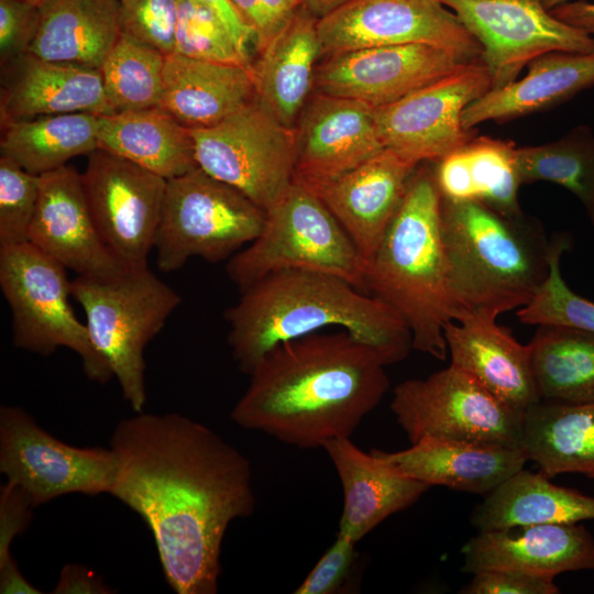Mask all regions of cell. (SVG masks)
<instances>
[{"label": "cell", "instance_id": "cell-45", "mask_svg": "<svg viewBox=\"0 0 594 594\" xmlns=\"http://www.w3.org/2000/svg\"><path fill=\"white\" fill-rule=\"evenodd\" d=\"M33 504L18 485L7 481L0 494V564L13 559L10 547L13 539L26 528Z\"/></svg>", "mask_w": 594, "mask_h": 594}, {"label": "cell", "instance_id": "cell-11", "mask_svg": "<svg viewBox=\"0 0 594 594\" xmlns=\"http://www.w3.org/2000/svg\"><path fill=\"white\" fill-rule=\"evenodd\" d=\"M391 410L410 443L438 438L521 448L522 415L452 364L399 383Z\"/></svg>", "mask_w": 594, "mask_h": 594}, {"label": "cell", "instance_id": "cell-52", "mask_svg": "<svg viewBox=\"0 0 594 594\" xmlns=\"http://www.w3.org/2000/svg\"><path fill=\"white\" fill-rule=\"evenodd\" d=\"M569 0H542L544 7L548 9V10H551L560 4H563L565 2H568Z\"/></svg>", "mask_w": 594, "mask_h": 594}, {"label": "cell", "instance_id": "cell-48", "mask_svg": "<svg viewBox=\"0 0 594 594\" xmlns=\"http://www.w3.org/2000/svg\"><path fill=\"white\" fill-rule=\"evenodd\" d=\"M111 591L95 572L79 564H67L52 593L57 594H108Z\"/></svg>", "mask_w": 594, "mask_h": 594}, {"label": "cell", "instance_id": "cell-5", "mask_svg": "<svg viewBox=\"0 0 594 594\" xmlns=\"http://www.w3.org/2000/svg\"><path fill=\"white\" fill-rule=\"evenodd\" d=\"M441 226L455 321L521 308L546 280L551 241L522 215L508 217L480 201L442 198Z\"/></svg>", "mask_w": 594, "mask_h": 594}, {"label": "cell", "instance_id": "cell-43", "mask_svg": "<svg viewBox=\"0 0 594 594\" xmlns=\"http://www.w3.org/2000/svg\"><path fill=\"white\" fill-rule=\"evenodd\" d=\"M355 544L352 539L338 534L333 543L318 560L295 594H333L340 592L354 564Z\"/></svg>", "mask_w": 594, "mask_h": 594}, {"label": "cell", "instance_id": "cell-44", "mask_svg": "<svg viewBox=\"0 0 594 594\" xmlns=\"http://www.w3.org/2000/svg\"><path fill=\"white\" fill-rule=\"evenodd\" d=\"M462 594H558L554 579L515 570H485L473 574Z\"/></svg>", "mask_w": 594, "mask_h": 594}, {"label": "cell", "instance_id": "cell-42", "mask_svg": "<svg viewBox=\"0 0 594 594\" xmlns=\"http://www.w3.org/2000/svg\"><path fill=\"white\" fill-rule=\"evenodd\" d=\"M40 21V7L24 0H0L1 65L29 53Z\"/></svg>", "mask_w": 594, "mask_h": 594}, {"label": "cell", "instance_id": "cell-46", "mask_svg": "<svg viewBox=\"0 0 594 594\" xmlns=\"http://www.w3.org/2000/svg\"><path fill=\"white\" fill-rule=\"evenodd\" d=\"M230 1L243 22L252 30L257 53L283 29L271 15L264 0Z\"/></svg>", "mask_w": 594, "mask_h": 594}, {"label": "cell", "instance_id": "cell-12", "mask_svg": "<svg viewBox=\"0 0 594 594\" xmlns=\"http://www.w3.org/2000/svg\"><path fill=\"white\" fill-rule=\"evenodd\" d=\"M0 471L33 506L61 495L111 493L118 471L114 451L77 448L54 438L22 408H0Z\"/></svg>", "mask_w": 594, "mask_h": 594}, {"label": "cell", "instance_id": "cell-4", "mask_svg": "<svg viewBox=\"0 0 594 594\" xmlns=\"http://www.w3.org/2000/svg\"><path fill=\"white\" fill-rule=\"evenodd\" d=\"M441 194L435 173L415 169L404 199L365 264L363 290L394 309L408 326L413 350L443 361V329L455 321L442 238Z\"/></svg>", "mask_w": 594, "mask_h": 594}, {"label": "cell", "instance_id": "cell-14", "mask_svg": "<svg viewBox=\"0 0 594 594\" xmlns=\"http://www.w3.org/2000/svg\"><path fill=\"white\" fill-rule=\"evenodd\" d=\"M81 183L105 244L127 270L147 267L167 179L111 152L88 155Z\"/></svg>", "mask_w": 594, "mask_h": 594}, {"label": "cell", "instance_id": "cell-54", "mask_svg": "<svg viewBox=\"0 0 594 594\" xmlns=\"http://www.w3.org/2000/svg\"><path fill=\"white\" fill-rule=\"evenodd\" d=\"M302 2H304V0H302Z\"/></svg>", "mask_w": 594, "mask_h": 594}, {"label": "cell", "instance_id": "cell-35", "mask_svg": "<svg viewBox=\"0 0 594 594\" xmlns=\"http://www.w3.org/2000/svg\"><path fill=\"white\" fill-rule=\"evenodd\" d=\"M528 345L540 399L570 404L594 400V332L540 324Z\"/></svg>", "mask_w": 594, "mask_h": 594}, {"label": "cell", "instance_id": "cell-2", "mask_svg": "<svg viewBox=\"0 0 594 594\" xmlns=\"http://www.w3.org/2000/svg\"><path fill=\"white\" fill-rule=\"evenodd\" d=\"M384 359L340 330L283 342L250 372L231 411L242 428L300 449L351 437L383 399L389 380Z\"/></svg>", "mask_w": 594, "mask_h": 594}, {"label": "cell", "instance_id": "cell-19", "mask_svg": "<svg viewBox=\"0 0 594 594\" xmlns=\"http://www.w3.org/2000/svg\"><path fill=\"white\" fill-rule=\"evenodd\" d=\"M29 242L77 275L105 277L127 270L98 232L81 174L67 165L40 176Z\"/></svg>", "mask_w": 594, "mask_h": 594}, {"label": "cell", "instance_id": "cell-23", "mask_svg": "<svg viewBox=\"0 0 594 594\" xmlns=\"http://www.w3.org/2000/svg\"><path fill=\"white\" fill-rule=\"evenodd\" d=\"M452 365L468 373L520 415L540 399L529 345L517 342L496 318L470 315L443 329Z\"/></svg>", "mask_w": 594, "mask_h": 594}, {"label": "cell", "instance_id": "cell-13", "mask_svg": "<svg viewBox=\"0 0 594 594\" xmlns=\"http://www.w3.org/2000/svg\"><path fill=\"white\" fill-rule=\"evenodd\" d=\"M482 46L492 89L550 52L593 53L594 36L557 19L542 0H439Z\"/></svg>", "mask_w": 594, "mask_h": 594}, {"label": "cell", "instance_id": "cell-30", "mask_svg": "<svg viewBox=\"0 0 594 594\" xmlns=\"http://www.w3.org/2000/svg\"><path fill=\"white\" fill-rule=\"evenodd\" d=\"M516 148L510 141L481 136L448 154L433 170L441 197L480 201L505 216H521Z\"/></svg>", "mask_w": 594, "mask_h": 594}, {"label": "cell", "instance_id": "cell-15", "mask_svg": "<svg viewBox=\"0 0 594 594\" xmlns=\"http://www.w3.org/2000/svg\"><path fill=\"white\" fill-rule=\"evenodd\" d=\"M324 56L369 47L429 44L463 62L480 58L482 46L439 0H352L317 22Z\"/></svg>", "mask_w": 594, "mask_h": 594}, {"label": "cell", "instance_id": "cell-33", "mask_svg": "<svg viewBox=\"0 0 594 594\" xmlns=\"http://www.w3.org/2000/svg\"><path fill=\"white\" fill-rule=\"evenodd\" d=\"M521 448L549 479L578 473L594 480V400H539L522 415Z\"/></svg>", "mask_w": 594, "mask_h": 594}, {"label": "cell", "instance_id": "cell-36", "mask_svg": "<svg viewBox=\"0 0 594 594\" xmlns=\"http://www.w3.org/2000/svg\"><path fill=\"white\" fill-rule=\"evenodd\" d=\"M522 183L550 182L574 194L594 224V135L578 127L558 141L516 148Z\"/></svg>", "mask_w": 594, "mask_h": 594}, {"label": "cell", "instance_id": "cell-41", "mask_svg": "<svg viewBox=\"0 0 594 594\" xmlns=\"http://www.w3.org/2000/svg\"><path fill=\"white\" fill-rule=\"evenodd\" d=\"M121 33L146 43L165 56L174 54L177 0H119Z\"/></svg>", "mask_w": 594, "mask_h": 594}, {"label": "cell", "instance_id": "cell-3", "mask_svg": "<svg viewBox=\"0 0 594 594\" xmlns=\"http://www.w3.org/2000/svg\"><path fill=\"white\" fill-rule=\"evenodd\" d=\"M240 294L224 317L232 358L246 374L274 346L329 327L370 345L387 365L413 350L410 330L394 309L336 275L284 270Z\"/></svg>", "mask_w": 594, "mask_h": 594}, {"label": "cell", "instance_id": "cell-47", "mask_svg": "<svg viewBox=\"0 0 594 594\" xmlns=\"http://www.w3.org/2000/svg\"><path fill=\"white\" fill-rule=\"evenodd\" d=\"M198 2L211 9L222 21L228 30L234 46L244 61L252 69V62L249 52V44L254 43V34L252 30L243 22L232 6L230 0H197Z\"/></svg>", "mask_w": 594, "mask_h": 594}, {"label": "cell", "instance_id": "cell-38", "mask_svg": "<svg viewBox=\"0 0 594 594\" xmlns=\"http://www.w3.org/2000/svg\"><path fill=\"white\" fill-rule=\"evenodd\" d=\"M570 246L571 240L564 234L551 240L548 276L531 301L517 311L521 323L566 326L594 332V302L574 293L561 275V256Z\"/></svg>", "mask_w": 594, "mask_h": 594}, {"label": "cell", "instance_id": "cell-22", "mask_svg": "<svg viewBox=\"0 0 594 594\" xmlns=\"http://www.w3.org/2000/svg\"><path fill=\"white\" fill-rule=\"evenodd\" d=\"M1 124L42 116L113 113L99 68L54 62L32 53L1 65Z\"/></svg>", "mask_w": 594, "mask_h": 594}, {"label": "cell", "instance_id": "cell-53", "mask_svg": "<svg viewBox=\"0 0 594 594\" xmlns=\"http://www.w3.org/2000/svg\"><path fill=\"white\" fill-rule=\"evenodd\" d=\"M24 1H28L30 3H33L37 7H42L44 3H46L48 0H24Z\"/></svg>", "mask_w": 594, "mask_h": 594}, {"label": "cell", "instance_id": "cell-34", "mask_svg": "<svg viewBox=\"0 0 594 594\" xmlns=\"http://www.w3.org/2000/svg\"><path fill=\"white\" fill-rule=\"evenodd\" d=\"M99 117L76 112L1 124L0 154L41 176L99 148Z\"/></svg>", "mask_w": 594, "mask_h": 594}, {"label": "cell", "instance_id": "cell-6", "mask_svg": "<svg viewBox=\"0 0 594 594\" xmlns=\"http://www.w3.org/2000/svg\"><path fill=\"white\" fill-rule=\"evenodd\" d=\"M72 297L81 306L90 340L117 377L125 400L146 403L144 350L182 304L180 295L150 268L113 276L77 275Z\"/></svg>", "mask_w": 594, "mask_h": 594}, {"label": "cell", "instance_id": "cell-10", "mask_svg": "<svg viewBox=\"0 0 594 594\" xmlns=\"http://www.w3.org/2000/svg\"><path fill=\"white\" fill-rule=\"evenodd\" d=\"M198 167L237 188L265 211L294 180L295 128L254 97L222 121L193 129Z\"/></svg>", "mask_w": 594, "mask_h": 594}, {"label": "cell", "instance_id": "cell-18", "mask_svg": "<svg viewBox=\"0 0 594 594\" xmlns=\"http://www.w3.org/2000/svg\"><path fill=\"white\" fill-rule=\"evenodd\" d=\"M294 180L315 188L366 162L385 148L375 108L315 92L295 125Z\"/></svg>", "mask_w": 594, "mask_h": 594}, {"label": "cell", "instance_id": "cell-31", "mask_svg": "<svg viewBox=\"0 0 594 594\" xmlns=\"http://www.w3.org/2000/svg\"><path fill=\"white\" fill-rule=\"evenodd\" d=\"M594 520V497L521 469L485 495L472 512L477 531Z\"/></svg>", "mask_w": 594, "mask_h": 594}, {"label": "cell", "instance_id": "cell-51", "mask_svg": "<svg viewBox=\"0 0 594 594\" xmlns=\"http://www.w3.org/2000/svg\"><path fill=\"white\" fill-rule=\"evenodd\" d=\"M352 0H304V6L318 19H321Z\"/></svg>", "mask_w": 594, "mask_h": 594}, {"label": "cell", "instance_id": "cell-29", "mask_svg": "<svg viewBox=\"0 0 594 594\" xmlns=\"http://www.w3.org/2000/svg\"><path fill=\"white\" fill-rule=\"evenodd\" d=\"M98 141L165 179L198 168L191 130L160 106L100 116Z\"/></svg>", "mask_w": 594, "mask_h": 594}, {"label": "cell", "instance_id": "cell-28", "mask_svg": "<svg viewBox=\"0 0 594 594\" xmlns=\"http://www.w3.org/2000/svg\"><path fill=\"white\" fill-rule=\"evenodd\" d=\"M594 85V52H550L528 64L527 75L491 89L465 108L463 125L525 116L564 101Z\"/></svg>", "mask_w": 594, "mask_h": 594}, {"label": "cell", "instance_id": "cell-8", "mask_svg": "<svg viewBox=\"0 0 594 594\" xmlns=\"http://www.w3.org/2000/svg\"><path fill=\"white\" fill-rule=\"evenodd\" d=\"M266 211L201 168L167 179L154 241L157 267L182 268L189 258H231L261 232Z\"/></svg>", "mask_w": 594, "mask_h": 594}, {"label": "cell", "instance_id": "cell-49", "mask_svg": "<svg viewBox=\"0 0 594 594\" xmlns=\"http://www.w3.org/2000/svg\"><path fill=\"white\" fill-rule=\"evenodd\" d=\"M550 12L557 19L594 36V3L585 0L568 1Z\"/></svg>", "mask_w": 594, "mask_h": 594}, {"label": "cell", "instance_id": "cell-50", "mask_svg": "<svg viewBox=\"0 0 594 594\" xmlns=\"http://www.w3.org/2000/svg\"><path fill=\"white\" fill-rule=\"evenodd\" d=\"M1 594H38L42 593L33 586L20 572L14 559L0 565Z\"/></svg>", "mask_w": 594, "mask_h": 594}, {"label": "cell", "instance_id": "cell-24", "mask_svg": "<svg viewBox=\"0 0 594 594\" xmlns=\"http://www.w3.org/2000/svg\"><path fill=\"white\" fill-rule=\"evenodd\" d=\"M373 451L398 473L429 486L485 495L529 461L522 448L438 438L397 452Z\"/></svg>", "mask_w": 594, "mask_h": 594}, {"label": "cell", "instance_id": "cell-37", "mask_svg": "<svg viewBox=\"0 0 594 594\" xmlns=\"http://www.w3.org/2000/svg\"><path fill=\"white\" fill-rule=\"evenodd\" d=\"M165 58L155 47L120 34L99 68L113 113L160 106Z\"/></svg>", "mask_w": 594, "mask_h": 594}, {"label": "cell", "instance_id": "cell-40", "mask_svg": "<svg viewBox=\"0 0 594 594\" xmlns=\"http://www.w3.org/2000/svg\"><path fill=\"white\" fill-rule=\"evenodd\" d=\"M38 191L40 176L0 155V248L29 242Z\"/></svg>", "mask_w": 594, "mask_h": 594}, {"label": "cell", "instance_id": "cell-39", "mask_svg": "<svg viewBox=\"0 0 594 594\" xmlns=\"http://www.w3.org/2000/svg\"><path fill=\"white\" fill-rule=\"evenodd\" d=\"M177 2L174 53L250 68L238 53L224 24L211 9L197 0Z\"/></svg>", "mask_w": 594, "mask_h": 594}, {"label": "cell", "instance_id": "cell-20", "mask_svg": "<svg viewBox=\"0 0 594 594\" xmlns=\"http://www.w3.org/2000/svg\"><path fill=\"white\" fill-rule=\"evenodd\" d=\"M417 164L384 148L315 188L366 262L396 215Z\"/></svg>", "mask_w": 594, "mask_h": 594}, {"label": "cell", "instance_id": "cell-7", "mask_svg": "<svg viewBox=\"0 0 594 594\" xmlns=\"http://www.w3.org/2000/svg\"><path fill=\"white\" fill-rule=\"evenodd\" d=\"M284 270L336 275L364 293L362 254L317 194L296 180L266 210L258 235L226 266L240 292Z\"/></svg>", "mask_w": 594, "mask_h": 594}, {"label": "cell", "instance_id": "cell-26", "mask_svg": "<svg viewBox=\"0 0 594 594\" xmlns=\"http://www.w3.org/2000/svg\"><path fill=\"white\" fill-rule=\"evenodd\" d=\"M316 18L304 4L252 63L255 97L284 125L295 128L314 87L321 43Z\"/></svg>", "mask_w": 594, "mask_h": 594}, {"label": "cell", "instance_id": "cell-25", "mask_svg": "<svg viewBox=\"0 0 594 594\" xmlns=\"http://www.w3.org/2000/svg\"><path fill=\"white\" fill-rule=\"evenodd\" d=\"M322 449L343 490L338 534L355 542L391 515L410 507L430 487L398 473L373 450L362 451L350 437L329 440Z\"/></svg>", "mask_w": 594, "mask_h": 594}, {"label": "cell", "instance_id": "cell-21", "mask_svg": "<svg viewBox=\"0 0 594 594\" xmlns=\"http://www.w3.org/2000/svg\"><path fill=\"white\" fill-rule=\"evenodd\" d=\"M462 572L515 570L554 579L594 570V538L578 524H542L477 531L462 547Z\"/></svg>", "mask_w": 594, "mask_h": 594}, {"label": "cell", "instance_id": "cell-1", "mask_svg": "<svg viewBox=\"0 0 594 594\" xmlns=\"http://www.w3.org/2000/svg\"><path fill=\"white\" fill-rule=\"evenodd\" d=\"M111 495L152 531L165 579L178 594H216L229 525L255 506L249 460L207 426L179 414L121 420Z\"/></svg>", "mask_w": 594, "mask_h": 594}, {"label": "cell", "instance_id": "cell-17", "mask_svg": "<svg viewBox=\"0 0 594 594\" xmlns=\"http://www.w3.org/2000/svg\"><path fill=\"white\" fill-rule=\"evenodd\" d=\"M464 64L452 52L429 44L361 48L328 55L316 68L314 88L318 94L361 101L376 109Z\"/></svg>", "mask_w": 594, "mask_h": 594}, {"label": "cell", "instance_id": "cell-32", "mask_svg": "<svg viewBox=\"0 0 594 594\" xmlns=\"http://www.w3.org/2000/svg\"><path fill=\"white\" fill-rule=\"evenodd\" d=\"M29 53L100 68L121 34L119 0H48Z\"/></svg>", "mask_w": 594, "mask_h": 594}, {"label": "cell", "instance_id": "cell-16", "mask_svg": "<svg viewBox=\"0 0 594 594\" xmlns=\"http://www.w3.org/2000/svg\"><path fill=\"white\" fill-rule=\"evenodd\" d=\"M491 89L482 61L466 63L403 99L376 108L381 140L386 148L417 165L438 162L472 140L463 125V111Z\"/></svg>", "mask_w": 594, "mask_h": 594}, {"label": "cell", "instance_id": "cell-27", "mask_svg": "<svg viewBox=\"0 0 594 594\" xmlns=\"http://www.w3.org/2000/svg\"><path fill=\"white\" fill-rule=\"evenodd\" d=\"M255 97L252 69L235 64L166 56L160 107L188 129L211 127Z\"/></svg>", "mask_w": 594, "mask_h": 594}, {"label": "cell", "instance_id": "cell-9", "mask_svg": "<svg viewBox=\"0 0 594 594\" xmlns=\"http://www.w3.org/2000/svg\"><path fill=\"white\" fill-rule=\"evenodd\" d=\"M66 270L30 242L0 248V288L11 311L12 342L42 355L67 348L90 380L106 383L113 374L70 305Z\"/></svg>", "mask_w": 594, "mask_h": 594}]
</instances>
